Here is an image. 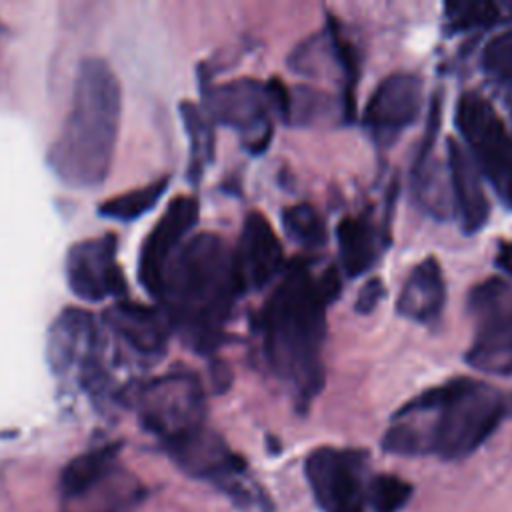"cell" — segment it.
I'll return each mask as SVG.
<instances>
[{
  "label": "cell",
  "mask_w": 512,
  "mask_h": 512,
  "mask_svg": "<svg viewBox=\"0 0 512 512\" xmlns=\"http://www.w3.org/2000/svg\"><path fill=\"white\" fill-rule=\"evenodd\" d=\"M448 170L450 188L456 208L460 212L462 230L466 234H474L486 224L490 204L482 188V172L454 138L448 140Z\"/></svg>",
  "instance_id": "cell-17"
},
{
  "label": "cell",
  "mask_w": 512,
  "mask_h": 512,
  "mask_svg": "<svg viewBox=\"0 0 512 512\" xmlns=\"http://www.w3.org/2000/svg\"><path fill=\"white\" fill-rule=\"evenodd\" d=\"M482 66L492 78L512 86V30L494 36L486 44Z\"/></svg>",
  "instance_id": "cell-26"
},
{
  "label": "cell",
  "mask_w": 512,
  "mask_h": 512,
  "mask_svg": "<svg viewBox=\"0 0 512 512\" xmlns=\"http://www.w3.org/2000/svg\"><path fill=\"white\" fill-rule=\"evenodd\" d=\"M104 326L132 352L156 358L166 350L172 334L170 320L162 306L116 302L102 314Z\"/></svg>",
  "instance_id": "cell-16"
},
{
  "label": "cell",
  "mask_w": 512,
  "mask_h": 512,
  "mask_svg": "<svg viewBox=\"0 0 512 512\" xmlns=\"http://www.w3.org/2000/svg\"><path fill=\"white\" fill-rule=\"evenodd\" d=\"M46 360L52 374H76L86 390H102L106 372L102 368V340L94 316L82 308L62 310L48 330Z\"/></svg>",
  "instance_id": "cell-8"
},
{
  "label": "cell",
  "mask_w": 512,
  "mask_h": 512,
  "mask_svg": "<svg viewBox=\"0 0 512 512\" xmlns=\"http://www.w3.org/2000/svg\"><path fill=\"white\" fill-rule=\"evenodd\" d=\"M384 296H386V286L378 276H374L360 288L354 302V310L358 314H370Z\"/></svg>",
  "instance_id": "cell-28"
},
{
  "label": "cell",
  "mask_w": 512,
  "mask_h": 512,
  "mask_svg": "<svg viewBox=\"0 0 512 512\" xmlns=\"http://www.w3.org/2000/svg\"><path fill=\"white\" fill-rule=\"evenodd\" d=\"M196 220L198 200L194 196H176L168 202L164 214L146 234L140 246L138 280L150 296H160L168 264L188 240V234L196 226Z\"/></svg>",
  "instance_id": "cell-12"
},
{
  "label": "cell",
  "mask_w": 512,
  "mask_h": 512,
  "mask_svg": "<svg viewBox=\"0 0 512 512\" xmlns=\"http://www.w3.org/2000/svg\"><path fill=\"white\" fill-rule=\"evenodd\" d=\"M172 460L190 476L218 482L238 496L242 490L236 478L246 470V462L234 454L226 442L212 430L200 426L198 430L166 444Z\"/></svg>",
  "instance_id": "cell-14"
},
{
  "label": "cell",
  "mask_w": 512,
  "mask_h": 512,
  "mask_svg": "<svg viewBox=\"0 0 512 512\" xmlns=\"http://www.w3.org/2000/svg\"><path fill=\"white\" fill-rule=\"evenodd\" d=\"M474 342L466 362L476 370L512 376V284L492 276L470 290Z\"/></svg>",
  "instance_id": "cell-6"
},
{
  "label": "cell",
  "mask_w": 512,
  "mask_h": 512,
  "mask_svg": "<svg viewBox=\"0 0 512 512\" xmlns=\"http://www.w3.org/2000/svg\"><path fill=\"white\" fill-rule=\"evenodd\" d=\"M168 184H170V176H162L146 186L134 188V190L114 196V198H108L98 206V214L108 220H116V222H124V224L138 220L140 216H144L148 210H152L158 204V200L164 196Z\"/></svg>",
  "instance_id": "cell-22"
},
{
  "label": "cell",
  "mask_w": 512,
  "mask_h": 512,
  "mask_svg": "<svg viewBox=\"0 0 512 512\" xmlns=\"http://www.w3.org/2000/svg\"><path fill=\"white\" fill-rule=\"evenodd\" d=\"M118 452L120 444H106L72 458L60 474V492L66 498L88 494L112 472Z\"/></svg>",
  "instance_id": "cell-20"
},
{
  "label": "cell",
  "mask_w": 512,
  "mask_h": 512,
  "mask_svg": "<svg viewBox=\"0 0 512 512\" xmlns=\"http://www.w3.org/2000/svg\"><path fill=\"white\" fill-rule=\"evenodd\" d=\"M210 120L238 130L252 152H262L272 136L266 84L254 78H236L204 92Z\"/></svg>",
  "instance_id": "cell-10"
},
{
  "label": "cell",
  "mask_w": 512,
  "mask_h": 512,
  "mask_svg": "<svg viewBox=\"0 0 512 512\" xmlns=\"http://www.w3.org/2000/svg\"><path fill=\"white\" fill-rule=\"evenodd\" d=\"M282 228L292 242H296L308 250L322 248L328 238L326 224H324L322 216L310 204H296V206L284 208L282 210Z\"/></svg>",
  "instance_id": "cell-23"
},
{
  "label": "cell",
  "mask_w": 512,
  "mask_h": 512,
  "mask_svg": "<svg viewBox=\"0 0 512 512\" xmlns=\"http://www.w3.org/2000/svg\"><path fill=\"white\" fill-rule=\"evenodd\" d=\"M330 106L326 100V94L306 88V86H298L294 90H290V116L288 122L292 124H314L320 116L328 114Z\"/></svg>",
  "instance_id": "cell-27"
},
{
  "label": "cell",
  "mask_w": 512,
  "mask_h": 512,
  "mask_svg": "<svg viewBox=\"0 0 512 512\" xmlns=\"http://www.w3.org/2000/svg\"><path fill=\"white\" fill-rule=\"evenodd\" d=\"M448 24L452 30H470V28H488L504 20L502 6L494 2H462L448 4Z\"/></svg>",
  "instance_id": "cell-25"
},
{
  "label": "cell",
  "mask_w": 512,
  "mask_h": 512,
  "mask_svg": "<svg viewBox=\"0 0 512 512\" xmlns=\"http://www.w3.org/2000/svg\"><path fill=\"white\" fill-rule=\"evenodd\" d=\"M338 294L336 268L314 274L308 262L296 260L282 272L264 306L266 360L272 372L290 388L300 410H306L324 386L326 308Z\"/></svg>",
  "instance_id": "cell-1"
},
{
  "label": "cell",
  "mask_w": 512,
  "mask_h": 512,
  "mask_svg": "<svg viewBox=\"0 0 512 512\" xmlns=\"http://www.w3.org/2000/svg\"><path fill=\"white\" fill-rule=\"evenodd\" d=\"M364 462V452L348 448L322 446L308 454L304 472L322 512H364Z\"/></svg>",
  "instance_id": "cell-9"
},
{
  "label": "cell",
  "mask_w": 512,
  "mask_h": 512,
  "mask_svg": "<svg viewBox=\"0 0 512 512\" xmlns=\"http://www.w3.org/2000/svg\"><path fill=\"white\" fill-rule=\"evenodd\" d=\"M180 118L184 122L188 142H190V162L188 180L192 184L202 180L206 166L214 158V130L208 114L194 102H180Z\"/></svg>",
  "instance_id": "cell-21"
},
{
  "label": "cell",
  "mask_w": 512,
  "mask_h": 512,
  "mask_svg": "<svg viewBox=\"0 0 512 512\" xmlns=\"http://www.w3.org/2000/svg\"><path fill=\"white\" fill-rule=\"evenodd\" d=\"M510 396L474 378H454L408 400L394 416L434 414L422 434L420 454L434 452L454 460L474 452L510 412Z\"/></svg>",
  "instance_id": "cell-4"
},
{
  "label": "cell",
  "mask_w": 512,
  "mask_h": 512,
  "mask_svg": "<svg viewBox=\"0 0 512 512\" xmlns=\"http://www.w3.org/2000/svg\"><path fill=\"white\" fill-rule=\"evenodd\" d=\"M338 256L348 278L368 272L384 248V232L368 216H344L336 226Z\"/></svg>",
  "instance_id": "cell-19"
},
{
  "label": "cell",
  "mask_w": 512,
  "mask_h": 512,
  "mask_svg": "<svg viewBox=\"0 0 512 512\" xmlns=\"http://www.w3.org/2000/svg\"><path fill=\"white\" fill-rule=\"evenodd\" d=\"M122 114L120 82L102 58L78 66L62 128L48 148L52 174L76 190L100 186L112 168Z\"/></svg>",
  "instance_id": "cell-3"
},
{
  "label": "cell",
  "mask_w": 512,
  "mask_h": 512,
  "mask_svg": "<svg viewBox=\"0 0 512 512\" xmlns=\"http://www.w3.org/2000/svg\"><path fill=\"white\" fill-rule=\"evenodd\" d=\"M232 252L240 292L262 290L284 270L282 244L260 212H250L244 218L238 244Z\"/></svg>",
  "instance_id": "cell-15"
},
{
  "label": "cell",
  "mask_w": 512,
  "mask_h": 512,
  "mask_svg": "<svg viewBox=\"0 0 512 512\" xmlns=\"http://www.w3.org/2000/svg\"><path fill=\"white\" fill-rule=\"evenodd\" d=\"M444 304L446 284L442 268L434 256H426L408 274L396 300V310L412 322L430 326L440 318Z\"/></svg>",
  "instance_id": "cell-18"
},
{
  "label": "cell",
  "mask_w": 512,
  "mask_h": 512,
  "mask_svg": "<svg viewBox=\"0 0 512 512\" xmlns=\"http://www.w3.org/2000/svg\"><path fill=\"white\" fill-rule=\"evenodd\" d=\"M114 234L80 240L66 252L64 274L70 292L82 302H106L124 298L128 292L122 266L118 264Z\"/></svg>",
  "instance_id": "cell-11"
},
{
  "label": "cell",
  "mask_w": 512,
  "mask_h": 512,
  "mask_svg": "<svg viewBox=\"0 0 512 512\" xmlns=\"http://www.w3.org/2000/svg\"><path fill=\"white\" fill-rule=\"evenodd\" d=\"M142 426L164 444L204 426V390L194 372L174 370L140 384L130 396Z\"/></svg>",
  "instance_id": "cell-5"
},
{
  "label": "cell",
  "mask_w": 512,
  "mask_h": 512,
  "mask_svg": "<svg viewBox=\"0 0 512 512\" xmlns=\"http://www.w3.org/2000/svg\"><path fill=\"white\" fill-rule=\"evenodd\" d=\"M238 294L232 248L222 236L202 232L176 252L158 298L172 332L194 352L208 354L218 348Z\"/></svg>",
  "instance_id": "cell-2"
},
{
  "label": "cell",
  "mask_w": 512,
  "mask_h": 512,
  "mask_svg": "<svg viewBox=\"0 0 512 512\" xmlns=\"http://www.w3.org/2000/svg\"><path fill=\"white\" fill-rule=\"evenodd\" d=\"M412 496V486L394 476V474H378L370 480L366 490V500L374 508V512H398Z\"/></svg>",
  "instance_id": "cell-24"
},
{
  "label": "cell",
  "mask_w": 512,
  "mask_h": 512,
  "mask_svg": "<svg viewBox=\"0 0 512 512\" xmlns=\"http://www.w3.org/2000/svg\"><path fill=\"white\" fill-rule=\"evenodd\" d=\"M454 122L478 170L498 196L512 206V136L494 106L478 92H464L458 98Z\"/></svg>",
  "instance_id": "cell-7"
},
{
  "label": "cell",
  "mask_w": 512,
  "mask_h": 512,
  "mask_svg": "<svg viewBox=\"0 0 512 512\" xmlns=\"http://www.w3.org/2000/svg\"><path fill=\"white\" fill-rule=\"evenodd\" d=\"M420 104L422 78L408 72L392 74L372 92L364 110V126L376 144L388 148L414 124Z\"/></svg>",
  "instance_id": "cell-13"
}]
</instances>
